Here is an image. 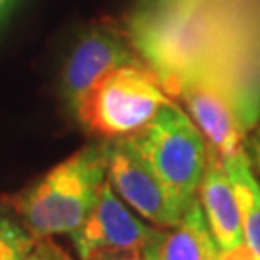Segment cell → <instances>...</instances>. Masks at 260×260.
<instances>
[{
    "label": "cell",
    "instance_id": "cell-2",
    "mask_svg": "<svg viewBox=\"0 0 260 260\" xmlns=\"http://www.w3.org/2000/svg\"><path fill=\"white\" fill-rule=\"evenodd\" d=\"M108 179V141L75 150L18 193L0 197L35 239L70 235L93 210Z\"/></svg>",
    "mask_w": 260,
    "mask_h": 260
},
{
    "label": "cell",
    "instance_id": "cell-9",
    "mask_svg": "<svg viewBox=\"0 0 260 260\" xmlns=\"http://www.w3.org/2000/svg\"><path fill=\"white\" fill-rule=\"evenodd\" d=\"M197 199L206 214V220L218 249L230 252L243 247L245 233H243L239 201L235 195L232 179L223 168L222 156L210 147H208L205 176L199 187Z\"/></svg>",
    "mask_w": 260,
    "mask_h": 260
},
{
    "label": "cell",
    "instance_id": "cell-8",
    "mask_svg": "<svg viewBox=\"0 0 260 260\" xmlns=\"http://www.w3.org/2000/svg\"><path fill=\"white\" fill-rule=\"evenodd\" d=\"M139 60L129 29L116 21L94 23L75 43L62 70V94L68 106L74 110L104 75Z\"/></svg>",
    "mask_w": 260,
    "mask_h": 260
},
{
    "label": "cell",
    "instance_id": "cell-10",
    "mask_svg": "<svg viewBox=\"0 0 260 260\" xmlns=\"http://www.w3.org/2000/svg\"><path fill=\"white\" fill-rule=\"evenodd\" d=\"M206 214L197 199L162 243V260H214L218 256Z\"/></svg>",
    "mask_w": 260,
    "mask_h": 260
},
{
    "label": "cell",
    "instance_id": "cell-4",
    "mask_svg": "<svg viewBox=\"0 0 260 260\" xmlns=\"http://www.w3.org/2000/svg\"><path fill=\"white\" fill-rule=\"evenodd\" d=\"M174 101L143 60L104 75L74 108L79 123L104 141L129 137Z\"/></svg>",
    "mask_w": 260,
    "mask_h": 260
},
{
    "label": "cell",
    "instance_id": "cell-18",
    "mask_svg": "<svg viewBox=\"0 0 260 260\" xmlns=\"http://www.w3.org/2000/svg\"><path fill=\"white\" fill-rule=\"evenodd\" d=\"M252 152H254V162H256V166L260 170V129L256 131V135L252 137Z\"/></svg>",
    "mask_w": 260,
    "mask_h": 260
},
{
    "label": "cell",
    "instance_id": "cell-19",
    "mask_svg": "<svg viewBox=\"0 0 260 260\" xmlns=\"http://www.w3.org/2000/svg\"><path fill=\"white\" fill-rule=\"evenodd\" d=\"M12 4H14V0H0V25H2L4 18L8 16V12H10V8H12Z\"/></svg>",
    "mask_w": 260,
    "mask_h": 260
},
{
    "label": "cell",
    "instance_id": "cell-17",
    "mask_svg": "<svg viewBox=\"0 0 260 260\" xmlns=\"http://www.w3.org/2000/svg\"><path fill=\"white\" fill-rule=\"evenodd\" d=\"M166 239V235L164 237H160L158 241L150 243L149 247H145L143 249V260H162V243Z\"/></svg>",
    "mask_w": 260,
    "mask_h": 260
},
{
    "label": "cell",
    "instance_id": "cell-14",
    "mask_svg": "<svg viewBox=\"0 0 260 260\" xmlns=\"http://www.w3.org/2000/svg\"><path fill=\"white\" fill-rule=\"evenodd\" d=\"M87 260H143V251H125V252H103L94 254Z\"/></svg>",
    "mask_w": 260,
    "mask_h": 260
},
{
    "label": "cell",
    "instance_id": "cell-12",
    "mask_svg": "<svg viewBox=\"0 0 260 260\" xmlns=\"http://www.w3.org/2000/svg\"><path fill=\"white\" fill-rule=\"evenodd\" d=\"M35 245V237L14 214L0 206V260H23Z\"/></svg>",
    "mask_w": 260,
    "mask_h": 260
},
{
    "label": "cell",
    "instance_id": "cell-1",
    "mask_svg": "<svg viewBox=\"0 0 260 260\" xmlns=\"http://www.w3.org/2000/svg\"><path fill=\"white\" fill-rule=\"evenodd\" d=\"M260 0H197L177 8H139L133 47L162 85L201 68L254 70Z\"/></svg>",
    "mask_w": 260,
    "mask_h": 260
},
{
    "label": "cell",
    "instance_id": "cell-15",
    "mask_svg": "<svg viewBox=\"0 0 260 260\" xmlns=\"http://www.w3.org/2000/svg\"><path fill=\"white\" fill-rule=\"evenodd\" d=\"M214 260H256V258L252 256V252L249 251V247L243 245V247L235 249V251H230V252L220 251L218 252V256H216Z\"/></svg>",
    "mask_w": 260,
    "mask_h": 260
},
{
    "label": "cell",
    "instance_id": "cell-13",
    "mask_svg": "<svg viewBox=\"0 0 260 260\" xmlns=\"http://www.w3.org/2000/svg\"><path fill=\"white\" fill-rule=\"evenodd\" d=\"M23 260H74V258L52 237H41V239H35V245L31 247V251L27 252V256Z\"/></svg>",
    "mask_w": 260,
    "mask_h": 260
},
{
    "label": "cell",
    "instance_id": "cell-5",
    "mask_svg": "<svg viewBox=\"0 0 260 260\" xmlns=\"http://www.w3.org/2000/svg\"><path fill=\"white\" fill-rule=\"evenodd\" d=\"M183 212L197 201L208 162V143L185 110L172 101L149 125L129 135Z\"/></svg>",
    "mask_w": 260,
    "mask_h": 260
},
{
    "label": "cell",
    "instance_id": "cell-3",
    "mask_svg": "<svg viewBox=\"0 0 260 260\" xmlns=\"http://www.w3.org/2000/svg\"><path fill=\"white\" fill-rule=\"evenodd\" d=\"M185 106L189 118L220 156L243 149L247 131L258 114L254 77L249 70L201 68L164 85Z\"/></svg>",
    "mask_w": 260,
    "mask_h": 260
},
{
    "label": "cell",
    "instance_id": "cell-16",
    "mask_svg": "<svg viewBox=\"0 0 260 260\" xmlns=\"http://www.w3.org/2000/svg\"><path fill=\"white\" fill-rule=\"evenodd\" d=\"M197 0H143L141 8H177V6H185Z\"/></svg>",
    "mask_w": 260,
    "mask_h": 260
},
{
    "label": "cell",
    "instance_id": "cell-11",
    "mask_svg": "<svg viewBox=\"0 0 260 260\" xmlns=\"http://www.w3.org/2000/svg\"><path fill=\"white\" fill-rule=\"evenodd\" d=\"M222 162L239 201L245 245L249 247L252 256L260 260V183L252 174L251 158L245 149H239L222 156Z\"/></svg>",
    "mask_w": 260,
    "mask_h": 260
},
{
    "label": "cell",
    "instance_id": "cell-7",
    "mask_svg": "<svg viewBox=\"0 0 260 260\" xmlns=\"http://www.w3.org/2000/svg\"><path fill=\"white\" fill-rule=\"evenodd\" d=\"M164 235L166 230L143 222L131 212L106 179L93 210L70 233V239L77 256L87 260L103 252L143 251Z\"/></svg>",
    "mask_w": 260,
    "mask_h": 260
},
{
    "label": "cell",
    "instance_id": "cell-6",
    "mask_svg": "<svg viewBox=\"0 0 260 260\" xmlns=\"http://www.w3.org/2000/svg\"><path fill=\"white\" fill-rule=\"evenodd\" d=\"M108 183L133 212L154 228L174 230L183 216L131 137L108 141Z\"/></svg>",
    "mask_w": 260,
    "mask_h": 260
}]
</instances>
